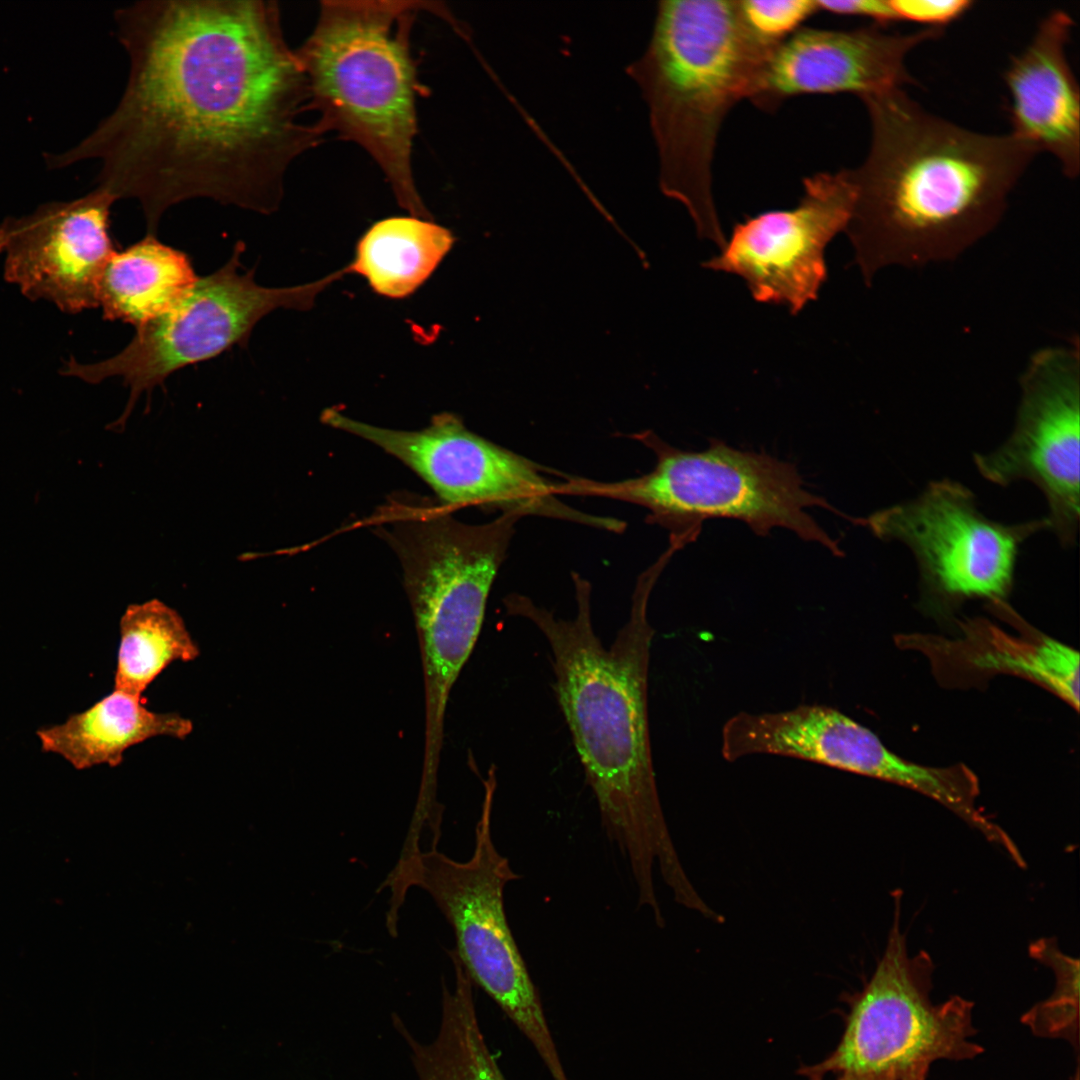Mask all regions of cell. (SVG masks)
<instances>
[{
	"mask_svg": "<svg viewBox=\"0 0 1080 1080\" xmlns=\"http://www.w3.org/2000/svg\"><path fill=\"white\" fill-rule=\"evenodd\" d=\"M129 56L114 111L50 169L101 161L97 188L136 199L155 235L175 204L209 198L277 210L290 164L320 143L277 2L147 0L115 11Z\"/></svg>",
	"mask_w": 1080,
	"mask_h": 1080,
	"instance_id": "cell-1",
	"label": "cell"
},
{
	"mask_svg": "<svg viewBox=\"0 0 1080 1080\" xmlns=\"http://www.w3.org/2000/svg\"><path fill=\"white\" fill-rule=\"evenodd\" d=\"M663 568L643 574L632 596L629 618L606 648L594 630L589 583L574 575L576 613L557 617L530 598L504 600L512 616L528 619L546 638L555 676L554 691L596 798L602 825L627 859L638 902L657 899V867L672 892L689 884L669 834L654 772L648 675L654 629L647 610Z\"/></svg>",
	"mask_w": 1080,
	"mask_h": 1080,
	"instance_id": "cell-2",
	"label": "cell"
},
{
	"mask_svg": "<svg viewBox=\"0 0 1080 1080\" xmlns=\"http://www.w3.org/2000/svg\"><path fill=\"white\" fill-rule=\"evenodd\" d=\"M868 154L850 169L845 229L866 282L887 267L952 260L999 223L1039 153L1012 134L978 133L925 110L903 88L861 98Z\"/></svg>",
	"mask_w": 1080,
	"mask_h": 1080,
	"instance_id": "cell-3",
	"label": "cell"
},
{
	"mask_svg": "<svg viewBox=\"0 0 1080 1080\" xmlns=\"http://www.w3.org/2000/svg\"><path fill=\"white\" fill-rule=\"evenodd\" d=\"M779 43L747 24L739 1L666 0L645 52L627 68L648 106L662 192L721 249L712 190L717 137L728 112L753 97Z\"/></svg>",
	"mask_w": 1080,
	"mask_h": 1080,
	"instance_id": "cell-4",
	"label": "cell"
},
{
	"mask_svg": "<svg viewBox=\"0 0 1080 1080\" xmlns=\"http://www.w3.org/2000/svg\"><path fill=\"white\" fill-rule=\"evenodd\" d=\"M421 1H322L317 22L295 50L309 110L323 136L334 132L377 163L399 205L431 219L416 187L412 151L417 101L427 94L412 54L411 34Z\"/></svg>",
	"mask_w": 1080,
	"mask_h": 1080,
	"instance_id": "cell-5",
	"label": "cell"
},
{
	"mask_svg": "<svg viewBox=\"0 0 1080 1080\" xmlns=\"http://www.w3.org/2000/svg\"><path fill=\"white\" fill-rule=\"evenodd\" d=\"M440 501L388 497L369 519L395 552L420 634L431 741H440L451 688L477 642L488 596L520 518L470 525Z\"/></svg>",
	"mask_w": 1080,
	"mask_h": 1080,
	"instance_id": "cell-6",
	"label": "cell"
},
{
	"mask_svg": "<svg viewBox=\"0 0 1080 1080\" xmlns=\"http://www.w3.org/2000/svg\"><path fill=\"white\" fill-rule=\"evenodd\" d=\"M639 438L656 456L649 473L608 483L569 478L561 483V494L640 505L650 512L649 520L669 529L671 540L682 545L698 536L703 521L728 518L745 523L760 536L785 528L834 555L842 554L837 542L807 513L813 507L837 510L805 488L793 464L719 440L692 452L672 447L652 433Z\"/></svg>",
	"mask_w": 1080,
	"mask_h": 1080,
	"instance_id": "cell-7",
	"label": "cell"
},
{
	"mask_svg": "<svg viewBox=\"0 0 1080 1080\" xmlns=\"http://www.w3.org/2000/svg\"><path fill=\"white\" fill-rule=\"evenodd\" d=\"M496 788L494 770L484 781L475 846L464 862L437 846L403 852L382 887L391 891L387 924L396 925L410 887L426 891L451 925L453 950L471 981L478 984L531 1042L554 1080H568L545 1017L539 993L509 927L506 885L520 876L496 848L491 831Z\"/></svg>",
	"mask_w": 1080,
	"mask_h": 1080,
	"instance_id": "cell-8",
	"label": "cell"
},
{
	"mask_svg": "<svg viewBox=\"0 0 1080 1080\" xmlns=\"http://www.w3.org/2000/svg\"><path fill=\"white\" fill-rule=\"evenodd\" d=\"M884 952L863 988L849 998L845 1029L834 1051L803 1066L806 1080H927L938 1060L977 1057L971 1038L974 1003L954 995L934 1004V964L911 955L900 929L899 895Z\"/></svg>",
	"mask_w": 1080,
	"mask_h": 1080,
	"instance_id": "cell-9",
	"label": "cell"
},
{
	"mask_svg": "<svg viewBox=\"0 0 1080 1080\" xmlns=\"http://www.w3.org/2000/svg\"><path fill=\"white\" fill-rule=\"evenodd\" d=\"M243 242L217 271L198 277L185 297L168 313L136 329L129 344L106 360L82 364L67 361L66 376L88 383L121 377L130 394L124 412L111 425L122 430L140 395L150 393L174 372L209 360L234 345H246L255 325L278 308L310 309L327 286L346 274L338 270L314 282L270 288L256 283L254 269L240 273Z\"/></svg>",
	"mask_w": 1080,
	"mask_h": 1080,
	"instance_id": "cell-10",
	"label": "cell"
},
{
	"mask_svg": "<svg viewBox=\"0 0 1080 1080\" xmlns=\"http://www.w3.org/2000/svg\"><path fill=\"white\" fill-rule=\"evenodd\" d=\"M320 420L400 460L451 509L480 506L520 518L549 517L609 531L614 527L611 518L566 505L535 463L468 430L453 413L434 415L427 427L416 431L373 426L335 408L323 410Z\"/></svg>",
	"mask_w": 1080,
	"mask_h": 1080,
	"instance_id": "cell-11",
	"label": "cell"
},
{
	"mask_svg": "<svg viewBox=\"0 0 1080 1080\" xmlns=\"http://www.w3.org/2000/svg\"><path fill=\"white\" fill-rule=\"evenodd\" d=\"M857 522L908 546L929 592L997 603L1011 590L1021 543L1049 528L1046 518L1009 526L987 519L971 491L951 480L932 482L917 498Z\"/></svg>",
	"mask_w": 1080,
	"mask_h": 1080,
	"instance_id": "cell-12",
	"label": "cell"
},
{
	"mask_svg": "<svg viewBox=\"0 0 1080 1080\" xmlns=\"http://www.w3.org/2000/svg\"><path fill=\"white\" fill-rule=\"evenodd\" d=\"M1020 388L1012 434L995 451L977 454L975 464L983 477L999 485L1033 482L1047 499L1049 528L1069 546L1079 520L1078 345L1051 346L1034 353Z\"/></svg>",
	"mask_w": 1080,
	"mask_h": 1080,
	"instance_id": "cell-13",
	"label": "cell"
},
{
	"mask_svg": "<svg viewBox=\"0 0 1080 1080\" xmlns=\"http://www.w3.org/2000/svg\"><path fill=\"white\" fill-rule=\"evenodd\" d=\"M789 210L767 211L737 223L720 255L705 268L740 276L753 298L799 313L826 280L825 248L845 231L855 202L850 169L806 177Z\"/></svg>",
	"mask_w": 1080,
	"mask_h": 1080,
	"instance_id": "cell-14",
	"label": "cell"
},
{
	"mask_svg": "<svg viewBox=\"0 0 1080 1080\" xmlns=\"http://www.w3.org/2000/svg\"><path fill=\"white\" fill-rule=\"evenodd\" d=\"M721 754L727 761L756 754L810 761L907 787L940 804L953 797L957 786L951 767L901 758L867 727L826 705L739 712L722 727Z\"/></svg>",
	"mask_w": 1080,
	"mask_h": 1080,
	"instance_id": "cell-15",
	"label": "cell"
},
{
	"mask_svg": "<svg viewBox=\"0 0 1080 1080\" xmlns=\"http://www.w3.org/2000/svg\"><path fill=\"white\" fill-rule=\"evenodd\" d=\"M115 199L100 188L71 201H52L0 224L4 275L32 300L67 313L98 307L99 282L116 251L109 235Z\"/></svg>",
	"mask_w": 1080,
	"mask_h": 1080,
	"instance_id": "cell-16",
	"label": "cell"
},
{
	"mask_svg": "<svg viewBox=\"0 0 1080 1080\" xmlns=\"http://www.w3.org/2000/svg\"><path fill=\"white\" fill-rule=\"evenodd\" d=\"M944 30L890 33L874 25L853 30L799 28L773 51L750 101L775 111L803 94L854 93L860 98L913 82L905 60L915 47Z\"/></svg>",
	"mask_w": 1080,
	"mask_h": 1080,
	"instance_id": "cell-17",
	"label": "cell"
},
{
	"mask_svg": "<svg viewBox=\"0 0 1080 1080\" xmlns=\"http://www.w3.org/2000/svg\"><path fill=\"white\" fill-rule=\"evenodd\" d=\"M1073 25L1065 11L1050 12L1004 73L1010 134L1050 153L1069 179L1080 171V91L1066 53Z\"/></svg>",
	"mask_w": 1080,
	"mask_h": 1080,
	"instance_id": "cell-18",
	"label": "cell"
},
{
	"mask_svg": "<svg viewBox=\"0 0 1080 1080\" xmlns=\"http://www.w3.org/2000/svg\"><path fill=\"white\" fill-rule=\"evenodd\" d=\"M193 722L176 712L148 709L142 697L120 690L71 715L64 723L37 731L42 750L61 755L78 770L120 765L127 749L148 739H186Z\"/></svg>",
	"mask_w": 1080,
	"mask_h": 1080,
	"instance_id": "cell-19",
	"label": "cell"
},
{
	"mask_svg": "<svg viewBox=\"0 0 1080 1080\" xmlns=\"http://www.w3.org/2000/svg\"><path fill=\"white\" fill-rule=\"evenodd\" d=\"M197 279L185 252L146 234L109 259L99 282L98 307L105 320L138 329L172 310Z\"/></svg>",
	"mask_w": 1080,
	"mask_h": 1080,
	"instance_id": "cell-20",
	"label": "cell"
},
{
	"mask_svg": "<svg viewBox=\"0 0 1080 1080\" xmlns=\"http://www.w3.org/2000/svg\"><path fill=\"white\" fill-rule=\"evenodd\" d=\"M455 237L432 219L394 216L375 222L360 237L347 273L364 277L378 295H412L449 253Z\"/></svg>",
	"mask_w": 1080,
	"mask_h": 1080,
	"instance_id": "cell-21",
	"label": "cell"
},
{
	"mask_svg": "<svg viewBox=\"0 0 1080 1080\" xmlns=\"http://www.w3.org/2000/svg\"><path fill=\"white\" fill-rule=\"evenodd\" d=\"M453 988L443 985L439 1031L421 1043L397 1017L394 1024L411 1049L419 1080H506L481 1032L473 999V982L453 952Z\"/></svg>",
	"mask_w": 1080,
	"mask_h": 1080,
	"instance_id": "cell-22",
	"label": "cell"
},
{
	"mask_svg": "<svg viewBox=\"0 0 1080 1080\" xmlns=\"http://www.w3.org/2000/svg\"><path fill=\"white\" fill-rule=\"evenodd\" d=\"M968 667L982 672H1006L1034 681L1079 708V654L1048 636H1013L990 624L967 627L956 643Z\"/></svg>",
	"mask_w": 1080,
	"mask_h": 1080,
	"instance_id": "cell-23",
	"label": "cell"
},
{
	"mask_svg": "<svg viewBox=\"0 0 1080 1080\" xmlns=\"http://www.w3.org/2000/svg\"><path fill=\"white\" fill-rule=\"evenodd\" d=\"M119 632L114 689L137 697L173 662L200 655L181 615L158 599L129 605Z\"/></svg>",
	"mask_w": 1080,
	"mask_h": 1080,
	"instance_id": "cell-24",
	"label": "cell"
},
{
	"mask_svg": "<svg viewBox=\"0 0 1080 1080\" xmlns=\"http://www.w3.org/2000/svg\"><path fill=\"white\" fill-rule=\"evenodd\" d=\"M1030 955L1049 967L1055 986L1048 999L1035 1004L1021 1020L1038 1037L1067 1041L1079 1050V961L1061 951L1053 938L1031 944Z\"/></svg>",
	"mask_w": 1080,
	"mask_h": 1080,
	"instance_id": "cell-25",
	"label": "cell"
},
{
	"mask_svg": "<svg viewBox=\"0 0 1080 1080\" xmlns=\"http://www.w3.org/2000/svg\"><path fill=\"white\" fill-rule=\"evenodd\" d=\"M739 5L747 24L760 36L775 42L793 34L818 11L815 0H742Z\"/></svg>",
	"mask_w": 1080,
	"mask_h": 1080,
	"instance_id": "cell-26",
	"label": "cell"
},
{
	"mask_svg": "<svg viewBox=\"0 0 1080 1080\" xmlns=\"http://www.w3.org/2000/svg\"><path fill=\"white\" fill-rule=\"evenodd\" d=\"M971 0H890L897 21H910L925 28L942 29L960 19L973 6Z\"/></svg>",
	"mask_w": 1080,
	"mask_h": 1080,
	"instance_id": "cell-27",
	"label": "cell"
},
{
	"mask_svg": "<svg viewBox=\"0 0 1080 1080\" xmlns=\"http://www.w3.org/2000/svg\"><path fill=\"white\" fill-rule=\"evenodd\" d=\"M817 6L838 15L870 18L882 27L897 21L890 0H820Z\"/></svg>",
	"mask_w": 1080,
	"mask_h": 1080,
	"instance_id": "cell-28",
	"label": "cell"
},
{
	"mask_svg": "<svg viewBox=\"0 0 1080 1080\" xmlns=\"http://www.w3.org/2000/svg\"><path fill=\"white\" fill-rule=\"evenodd\" d=\"M1073 1080H1079V1072H1078V1069L1076 1070V1073H1075V1076H1074V1079H1073Z\"/></svg>",
	"mask_w": 1080,
	"mask_h": 1080,
	"instance_id": "cell-29",
	"label": "cell"
}]
</instances>
